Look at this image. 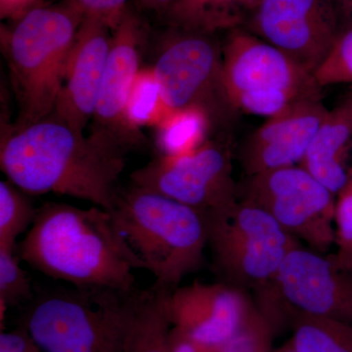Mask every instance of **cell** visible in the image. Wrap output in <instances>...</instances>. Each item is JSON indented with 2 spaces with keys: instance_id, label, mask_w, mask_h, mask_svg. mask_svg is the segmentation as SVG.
<instances>
[{
  "instance_id": "ffe728a7",
  "label": "cell",
  "mask_w": 352,
  "mask_h": 352,
  "mask_svg": "<svg viewBox=\"0 0 352 352\" xmlns=\"http://www.w3.org/2000/svg\"><path fill=\"white\" fill-rule=\"evenodd\" d=\"M292 328V346L296 352H352V325L344 322L284 312Z\"/></svg>"
},
{
  "instance_id": "83f0119b",
  "label": "cell",
  "mask_w": 352,
  "mask_h": 352,
  "mask_svg": "<svg viewBox=\"0 0 352 352\" xmlns=\"http://www.w3.org/2000/svg\"><path fill=\"white\" fill-rule=\"evenodd\" d=\"M82 14L85 19L98 21L112 30L119 25L129 0H61Z\"/></svg>"
},
{
  "instance_id": "603a6c76",
  "label": "cell",
  "mask_w": 352,
  "mask_h": 352,
  "mask_svg": "<svg viewBox=\"0 0 352 352\" xmlns=\"http://www.w3.org/2000/svg\"><path fill=\"white\" fill-rule=\"evenodd\" d=\"M36 210L29 194L10 180L0 182V248L17 247L16 241L28 232Z\"/></svg>"
},
{
  "instance_id": "8992f818",
  "label": "cell",
  "mask_w": 352,
  "mask_h": 352,
  "mask_svg": "<svg viewBox=\"0 0 352 352\" xmlns=\"http://www.w3.org/2000/svg\"><path fill=\"white\" fill-rule=\"evenodd\" d=\"M222 56V85L234 110L270 118L296 102L320 99L312 74L243 28L228 32Z\"/></svg>"
},
{
  "instance_id": "ba28073f",
  "label": "cell",
  "mask_w": 352,
  "mask_h": 352,
  "mask_svg": "<svg viewBox=\"0 0 352 352\" xmlns=\"http://www.w3.org/2000/svg\"><path fill=\"white\" fill-rule=\"evenodd\" d=\"M238 199L265 210L314 251L324 254L336 244V195L302 166L249 175Z\"/></svg>"
},
{
  "instance_id": "5b68a950",
  "label": "cell",
  "mask_w": 352,
  "mask_h": 352,
  "mask_svg": "<svg viewBox=\"0 0 352 352\" xmlns=\"http://www.w3.org/2000/svg\"><path fill=\"white\" fill-rule=\"evenodd\" d=\"M135 291L72 285L43 291L30 300L21 326L45 352H122Z\"/></svg>"
},
{
  "instance_id": "4dcf8cb0",
  "label": "cell",
  "mask_w": 352,
  "mask_h": 352,
  "mask_svg": "<svg viewBox=\"0 0 352 352\" xmlns=\"http://www.w3.org/2000/svg\"><path fill=\"white\" fill-rule=\"evenodd\" d=\"M170 340L173 352H219L201 346L195 340L190 339L188 336L173 327L171 328Z\"/></svg>"
},
{
  "instance_id": "7c38bea8",
  "label": "cell",
  "mask_w": 352,
  "mask_h": 352,
  "mask_svg": "<svg viewBox=\"0 0 352 352\" xmlns=\"http://www.w3.org/2000/svg\"><path fill=\"white\" fill-rule=\"evenodd\" d=\"M244 29L283 51L312 75L340 31L333 0H261Z\"/></svg>"
},
{
  "instance_id": "4fadbf2b",
  "label": "cell",
  "mask_w": 352,
  "mask_h": 352,
  "mask_svg": "<svg viewBox=\"0 0 352 352\" xmlns=\"http://www.w3.org/2000/svg\"><path fill=\"white\" fill-rule=\"evenodd\" d=\"M145 25L132 9H126L113 31L112 43L99 92L92 135L124 153L144 141L127 126L124 111L132 85L140 71L141 46Z\"/></svg>"
},
{
  "instance_id": "4316f807",
  "label": "cell",
  "mask_w": 352,
  "mask_h": 352,
  "mask_svg": "<svg viewBox=\"0 0 352 352\" xmlns=\"http://www.w3.org/2000/svg\"><path fill=\"white\" fill-rule=\"evenodd\" d=\"M337 195L335 232L338 252L333 258L342 270L352 271V179Z\"/></svg>"
},
{
  "instance_id": "7402d4cb",
  "label": "cell",
  "mask_w": 352,
  "mask_h": 352,
  "mask_svg": "<svg viewBox=\"0 0 352 352\" xmlns=\"http://www.w3.org/2000/svg\"><path fill=\"white\" fill-rule=\"evenodd\" d=\"M170 112L154 69H140L132 85L124 111L129 129L143 136L141 127H157Z\"/></svg>"
},
{
  "instance_id": "30bf717a",
  "label": "cell",
  "mask_w": 352,
  "mask_h": 352,
  "mask_svg": "<svg viewBox=\"0 0 352 352\" xmlns=\"http://www.w3.org/2000/svg\"><path fill=\"white\" fill-rule=\"evenodd\" d=\"M131 182L205 214L226 210L238 201L232 156L228 145L221 141L207 140L182 156H157L134 171Z\"/></svg>"
},
{
  "instance_id": "8fae6325",
  "label": "cell",
  "mask_w": 352,
  "mask_h": 352,
  "mask_svg": "<svg viewBox=\"0 0 352 352\" xmlns=\"http://www.w3.org/2000/svg\"><path fill=\"white\" fill-rule=\"evenodd\" d=\"M154 67L170 111L197 107L214 119L231 109L222 85V46L214 34L170 27Z\"/></svg>"
},
{
  "instance_id": "277c9868",
  "label": "cell",
  "mask_w": 352,
  "mask_h": 352,
  "mask_svg": "<svg viewBox=\"0 0 352 352\" xmlns=\"http://www.w3.org/2000/svg\"><path fill=\"white\" fill-rule=\"evenodd\" d=\"M83 19L82 14L65 2L41 4L2 34L19 107L16 127L36 124L52 113Z\"/></svg>"
},
{
  "instance_id": "2e32d148",
  "label": "cell",
  "mask_w": 352,
  "mask_h": 352,
  "mask_svg": "<svg viewBox=\"0 0 352 352\" xmlns=\"http://www.w3.org/2000/svg\"><path fill=\"white\" fill-rule=\"evenodd\" d=\"M329 112L321 99H307L268 118L241 148L245 173L258 175L300 163Z\"/></svg>"
},
{
  "instance_id": "52a82bcc",
  "label": "cell",
  "mask_w": 352,
  "mask_h": 352,
  "mask_svg": "<svg viewBox=\"0 0 352 352\" xmlns=\"http://www.w3.org/2000/svg\"><path fill=\"white\" fill-rule=\"evenodd\" d=\"M205 215L215 270L224 283L244 292L267 289L289 252L300 245L265 210L239 199Z\"/></svg>"
},
{
  "instance_id": "7a4b0ae2",
  "label": "cell",
  "mask_w": 352,
  "mask_h": 352,
  "mask_svg": "<svg viewBox=\"0 0 352 352\" xmlns=\"http://www.w3.org/2000/svg\"><path fill=\"white\" fill-rule=\"evenodd\" d=\"M17 254L34 270L72 286L135 291L133 261L111 212L96 206L44 203L17 245Z\"/></svg>"
},
{
  "instance_id": "9a60e30c",
  "label": "cell",
  "mask_w": 352,
  "mask_h": 352,
  "mask_svg": "<svg viewBox=\"0 0 352 352\" xmlns=\"http://www.w3.org/2000/svg\"><path fill=\"white\" fill-rule=\"evenodd\" d=\"M112 30L98 21L83 19L69 53L64 82L51 113L76 131L94 119L112 43Z\"/></svg>"
},
{
  "instance_id": "6da1fadb",
  "label": "cell",
  "mask_w": 352,
  "mask_h": 352,
  "mask_svg": "<svg viewBox=\"0 0 352 352\" xmlns=\"http://www.w3.org/2000/svg\"><path fill=\"white\" fill-rule=\"evenodd\" d=\"M124 152L50 117L2 134L0 168L29 195L54 193L113 210Z\"/></svg>"
},
{
  "instance_id": "44dd1931",
  "label": "cell",
  "mask_w": 352,
  "mask_h": 352,
  "mask_svg": "<svg viewBox=\"0 0 352 352\" xmlns=\"http://www.w3.org/2000/svg\"><path fill=\"white\" fill-rule=\"evenodd\" d=\"M212 120L210 115L200 108L171 111L156 127L159 156H182L195 151L208 140Z\"/></svg>"
},
{
  "instance_id": "cb8c5ba5",
  "label": "cell",
  "mask_w": 352,
  "mask_h": 352,
  "mask_svg": "<svg viewBox=\"0 0 352 352\" xmlns=\"http://www.w3.org/2000/svg\"><path fill=\"white\" fill-rule=\"evenodd\" d=\"M275 331L270 317L254 303L244 324L219 352H272Z\"/></svg>"
},
{
  "instance_id": "d6a6232c",
  "label": "cell",
  "mask_w": 352,
  "mask_h": 352,
  "mask_svg": "<svg viewBox=\"0 0 352 352\" xmlns=\"http://www.w3.org/2000/svg\"><path fill=\"white\" fill-rule=\"evenodd\" d=\"M136 2L143 8L156 11L163 15L175 0H136Z\"/></svg>"
},
{
  "instance_id": "f546056e",
  "label": "cell",
  "mask_w": 352,
  "mask_h": 352,
  "mask_svg": "<svg viewBox=\"0 0 352 352\" xmlns=\"http://www.w3.org/2000/svg\"><path fill=\"white\" fill-rule=\"evenodd\" d=\"M39 6H41V0H0V13L1 18L16 21Z\"/></svg>"
},
{
  "instance_id": "d6986e66",
  "label": "cell",
  "mask_w": 352,
  "mask_h": 352,
  "mask_svg": "<svg viewBox=\"0 0 352 352\" xmlns=\"http://www.w3.org/2000/svg\"><path fill=\"white\" fill-rule=\"evenodd\" d=\"M168 289L135 291L122 352H173L171 322L166 307Z\"/></svg>"
},
{
  "instance_id": "484cf974",
  "label": "cell",
  "mask_w": 352,
  "mask_h": 352,
  "mask_svg": "<svg viewBox=\"0 0 352 352\" xmlns=\"http://www.w3.org/2000/svg\"><path fill=\"white\" fill-rule=\"evenodd\" d=\"M314 76L320 87L352 82V28L340 32L327 58Z\"/></svg>"
},
{
  "instance_id": "3957f363",
  "label": "cell",
  "mask_w": 352,
  "mask_h": 352,
  "mask_svg": "<svg viewBox=\"0 0 352 352\" xmlns=\"http://www.w3.org/2000/svg\"><path fill=\"white\" fill-rule=\"evenodd\" d=\"M110 212L134 267L152 273L154 286L173 291L201 267L208 247L204 212L135 185L120 190Z\"/></svg>"
},
{
  "instance_id": "836d02e7",
  "label": "cell",
  "mask_w": 352,
  "mask_h": 352,
  "mask_svg": "<svg viewBox=\"0 0 352 352\" xmlns=\"http://www.w3.org/2000/svg\"><path fill=\"white\" fill-rule=\"evenodd\" d=\"M272 352H296L293 346H292L291 342H287L283 346L278 347V349H273Z\"/></svg>"
},
{
  "instance_id": "f1b7e54d",
  "label": "cell",
  "mask_w": 352,
  "mask_h": 352,
  "mask_svg": "<svg viewBox=\"0 0 352 352\" xmlns=\"http://www.w3.org/2000/svg\"><path fill=\"white\" fill-rule=\"evenodd\" d=\"M0 352H45L27 329L19 326L11 331H1Z\"/></svg>"
},
{
  "instance_id": "ac0fdd59",
  "label": "cell",
  "mask_w": 352,
  "mask_h": 352,
  "mask_svg": "<svg viewBox=\"0 0 352 352\" xmlns=\"http://www.w3.org/2000/svg\"><path fill=\"white\" fill-rule=\"evenodd\" d=\"M261 0H175L163 14L170 27L217 34L245 27Z\"/></svg>"
},
{
  "instance_id": "1f68e13d",
  "label": "cell",
  "mask_w": 352,
  "mask_h": 352,
  "mask_svg": "<svg viewBox=\"0 0 352 352\" xmlns=\"http://www.w3.org/2000/svg\"><path fill=\"white\" fill-rule=\"evenodd\" d=\"M333 1L339 18L340 31L351 29L352 28V0H333Z\"/></svg>"
},
{
  "instance_id": "9c48e42d",
  "label": "cell",
  "mask_w": 352,
  "mask_h": 352,
  "mask_svg": "<svg viewBox=\"0 0 352 352\" xmlns=\"http://www.w3.org/2000/svg\"><path fill=\"white\" fill-rule=\"evenodd\" d=\"M256 296L282 322L291 310L352 325V271L302 245L289 252L272 284Z\"/></svg>"
},
{
  "instance_id": "d4e9b609",
  "label": "cell",
  "mask_w": 352,
  "mask_h": 352,
  "mask_svg": "<svg viewBox=\"0 0 352 352\" xmlns=\"http://www.w3.org/2000/svg\"><path fill=\"white\" fill-rule=\"evenodd\" d=\"M16 248H0V302L16 307L34 298L29 275L20 264Z\"/></svg>"
},
{
  "instance_id": "5bb4252c",
  "label": "cell",
  "mask_w": 352,
  "mask_h": 352,
  "mask_svg": "<svg viewBox=\"0 0 352 352\" xmlns=\"http://www.w3.org/2000/svg\"><path fill=\"white\" fill-rule=\"evenodd\" d=\"M254 307L245 292L224 282H195L166 295L173 327L215 351L238 332Z\"/></svg>"
},
{
  "instance_id": "e0dca14e",
  "label": "cell",
  "mask_w": 352,
  "mask_h": 352,
  "mask_svg": "<svg viewBox=\"0 0 352 352\" xmlns=\"http://www.w3.org/2000/svg\"><path fill=\"white\" fill-rule=\"evenodd\" d=\"M351 145L352 94L329 112L300 164L337 195L352 179V170L347 164Z\"/></svg>"
}]
</instances>
